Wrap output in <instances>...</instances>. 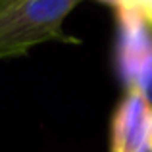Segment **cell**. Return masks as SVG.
I'll list each match as a JSON object with an SVG mask.
<instances>
[{"mask_svg":"<svg viewBox=\"0 0 152 152\" xmlns=\"http://www.w3.org/2000/svg\"><path fill=\"white\" fill-rule=\"evenodd\" d=\"M83 0H19L0 12V62L25 56L48 41L79 42L62 31L64 19Z\"/></svg>","mask_w":152,"mask_h":152,"instance_id":"1","label":"cell"},{"mask_svg":"<svg viewBox=\"0 0 152 152\" xmlns=\"http://www.w3.org/2000/svg\"><path fill=\"white\" fill-rule=\"evenodd\" d=\"M118 10V66L125 89H135L152 106V21L137 8Z\"/></svg>","mask_w":152,"mask_h":152,"instance_id":"2","label":"cell"},{"mask_svg":"<svg viewBox=\"0 0 152 152\" xmlns=\"http://www.w3.org/2000/svg\"><path fill=\"white\" fill-rule=\"evenodd\" d=\"M152 106L139 91L125 89L112 115L110 152H141L148 145Z\"/></svg>","mask_w":152,"mask_h":152,"instance_id":"3","label":"cell"},{"mask_svg":"<svg viewBox=\"0 0 152 152\" xmlns=\"http://www.w3.org/2000/svg\"><path fill=\"white\" fill-rule=\"evenodd\" d=\"M19 0H0V12L4 10V8H8V6H12V4H18Z\"/></svg>","mask_w":152,"mask_h":152,"instance_id":"4","label":"cell"},{"mask_svg":"<svg viewBox=\"0 0 152 152\" xmlns=\"http://www.w3.org/2000/svg\"><path fill=\"white\" fill-rule=\"evenodd\" d=\"M148 146L152 148V112H150V123H148Z\"/></svg>","mask_w":152,"mask_h":152,"instance_id":"5","label":"cell"},{"mask_svg":"<svg viewBox=\"0 0 152 152\" xmlns=\"http://www.w3.org/2000/svg\"><path fill=\"white\" fill-rule=\"evenodd\" d=\"M141 152H152V148H150V146H148V145H146V146H145V148H142Z\"/></svg>","mask_w":152,"mask_h":152,"instance_id":"6","label":"cell"}]
</instances>
